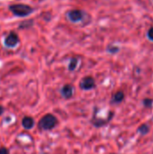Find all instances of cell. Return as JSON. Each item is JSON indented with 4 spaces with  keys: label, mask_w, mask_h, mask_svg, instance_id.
<instances>
[{
    "label": "cell",
    "mask_w": 153,
    "mask_h": 154,
    "mask_svg": "<svg viewBox=\"0 0 153 154\" xmlns=\"http://www.w3.org/2000/svg\"><path fill=\"white\" fill-rule=\"evenodd\" d=\"M150 131V128L147 125H142L139 128H138V132L141 133L142 134H148Z\"/></svg>",
    "instance_id": "30bf717a"
},
{
    "label": "cell",
    "mask_w": 153,
    "mask_h": 154,
    "mask_svg": "<svg viewBox=\"0 0 153 154\" xmlns=\"http://www.w3.org/2000/svg\"><path fill=\"white\" fill-rule=\"evenodd\" d=\"M33 24L32 20H27V21H23L19 24V28L20 29H26V28H30L32 25Z\"/></svg>",
    "instance_id": "ba28073f"
},
{
    "label": "cell",
    "mask_w": 153,
    "mask_h": 154,
    "mask_svg": "<svg viewBox=\"0 0 153 154\" xmlns=\"http://www.w3.org/2000/svg\"><path fill=\"white\" fill-rule=\"evenodd\" d=\"M148 38L153 42V27H151L148 32Z\"/></svg>",
    "instance_id": "5bb4252c"
},
{
    "label": "cell",
    "mask_w": 153,
    "mask_h": 154,
    "mask_svg": "<svg viewBox=\"0 0 153 154\" xmlns=\"http://www.w3.org/2000/svg\"><path fill=\"white\" fill-rule=\"evenodd\" d=\"M4 111H5V108H4L2 106H0V116H1V115H3Z\"/></svg>",
    "instance_id": "2e32d148"
},
{
    "label": "cell",
    "mask_w": 153,
    "mask_h": 154,
    "mask_svg": "<svg viewBox=\"0 0 153 154\" xmlns=\"http://www.w3.org/2000/svg\"><path fill=\"white\" fill-rule=\"evenodd\" d=\"M79 87L81 89L83 90H89V89H92L94 87H95V80L93 78L91 77H87V78H84L80 83H79Z\"/></svg>",
    "instance_id": "277c9868"
},
{
    "label": "cell",
    "mask_w": 153,
    "mask_h": 154,
    "mask_svg": "<svg viewBox=\"0 0 153 154\" xmlns=\"http://www.w3.org/2000/svg\"><path fill=\"white\" fill-rule=\"evenodd\" d=\"M124 94L122 91H119L114 96V102L120 103L124 100Z\"/></svg>",
    "instance_id": "9c48e42d"
},
{
    "label": "cell",
    "mask_w": 153,
    "mask_h": 154,
    "mask_svg": "<svg viewBox=\"0 0 153 154\" xmlns=\"http://www.w3.org/2000/svg\"><path fill=\"white\" fill-rule=\"evenodd\" d=\"M61 94L66 98H70L73 94V88L70 85H65L61 89Z\"/></svg>",
    "instance_id": "52a82bcc"
},
{
    "label": "cell",
    "mask_w": 153,
    "mask_h": 154,
    "mask_svg": "<svg viewBox=\"0 0 153 154\" xmlns=\"http://www.w3.org/2000/svg\"><path fill=\"white\" fill-rule=\"evenodd\" d=\"M77 65H78V59L76 58H73L70 60V62H69V70H74L76 68H77Z\"/></svg>",
    "instance_id": "8fae6325"
},
{
    "label": "cell",
    "mask_w": 153,
    "mask_h": 154,
    "mask_svg": "<svg viewBox=\"0 0 153 154\" xmlns=\"http://www.w3.org/2000/svg\"><path fill=\"white\" fill-rule=\"evenodd\" d=\"M69 20L73 23H78L83 18V12L80 10H71L68 13Z\"/></svg>",
    "instance_id": "5b68a950"
},
{
    "label": "cell",
    "mask_w": 153,
    "mask_h": 154,
    "mask_svg": "<svg viewBox=\"0 0 153 154\" xmlns=\"http://www.w3.org/2000/svg\"><path fill=\"white\" fill-rule=\"evenodd\" d=\"M112 154H115V153H112Z\"/></svg>",
    "instance_id": "e0dca14e"
},
{
    "label": "cell",
    "mask_w": 153,
    "mask_h": 154,
    "mask_svg": "<svg viewBox=\"0 0 153 154\" xmlns=\"http://www.w3.org/2000/svg\"><path fill=\"white\" fill-rule=\"evenodd\" d=\"M58 123L57 118L50 114L45 115L39 122V127L42 130H51Z\"/></svg>",
    "instance_id": "7a4b0ae2"
},
{
    "label": "cell",
    "mask_w": 153,
    "mask_h": 154,
    "mask_svg": "<svg viewBox=\"0 0 153 154\" xmlns=\"http://www.w3.org/2000/svg\"><path fill=\"white\" fill-rule=\"evenodd\" d=\"M19 43V37L15 32H10L5 38L4 44L6 48H14Z\"/></svg>",
    "instance_id": "3957f363"
},
{
    "label": "cell",
    "mask_w": 153,
    "mask_h": 154,
    "mask_svg": "<svg viewBox=\"0 0 153 154\" xmlns=\"http://www.w3.org/2000/svg\"><path fill=\"white\" fill-rule=\"evenodd\" d=\"M0 154H10L8 149L5 148V147H1L0 148Z\"/></svg>",
    "instance_id": "9a60e30c"
},
{
    "label": "cell",
    "mask_w": 153,
    "mask_h": 154,
    "mask_svg": "<svg viewBox=\"0 0 153 154\" xmlns=\"http://www.w3.org/2000/svg\"><path fill=\"white\" fill-rule=\"evenodd\" d=\"M153 100L152 99H150V98H145L143 100V105L145 107H151L152 106Z\"/></svg>",
    "instance_id": "7c38bea8"
},
{
    "label": "cell",
    "mask_w": 153,
    "mask_h": 154,
    "mask_svg": "<svg viewBox=\"0 0 153 154\" xmlns=\"http://www.w3.org/2000/svg\"><path fill=\"white\" fill-rule=\"evenodd\" d=\"M11 13L17 17H26L33 12V8L25 4H14L9 5Z\"/></svg>",
    "instance_id": "6da1fadb"
},
{
    "label": "cell",
    "mask_w": 153,
    "mask_h": 154,
    "mask_svg": "<svg viewBox=\"0 0 153 154\" xmlns=\"http://www.w3.org/2000/svg\"><path fill=\"white\" fill-rule=\"evenodd\" d=\"M22 125H23V128H25L26 130H30L34 126V120L30 116H25L23 118Z\"/></svg>",
    "instance_id": "8992f818"
},
{
    "label": "cell",
    "mask_w": 153,
    "mask_h": 154,
    "mask_svg": "<svg viewBox=\"0 0 153 154\" xmlns=\"http://www.w3.org/2000/svg\"><path fill=\"white\" fill-rule=\"evenodd\" d=\"M108 51H109V52H111V53H115V52H117V51H118V48H117L116 46H115V47H113V46H109V47H108Z\"/></svg>",
    "instance_id": "4fadbf2b"
}]
</instances>
